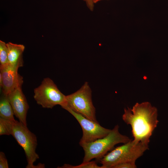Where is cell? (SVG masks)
Segmentation results:
<instances>
[{
  "instance_id": "1",
  "label": "cell",
  "mask_w": 168,
  "mask_h": 168,
  "mask_svg": "<svg viewBox=\"0 0 168 168\" xmlns=\"http://www.w3.org/2000/svg\"><path fill=\"white\" fill-rule=\"evenodd\" d=\"M122 118L131 126L133 140L147 144L159 122L157 108L148 102L137 103L132 109L125 108Z\"/></svg>"
},
{
  "instance_id": "2",
  "label": "cell",
  "mask_w": 168,
  "mask_h": 168,
  "mask_svg": "<svg viewBox=\"0 0 168 168\" xmlns=\"http://www.w3.org/2000/svg\"><path fill=\"white\" fill-rule=\"evenodd\" d=\"M149 149V144L131 140L116 147L98 160L103 168H113L122 163L135 162Z\"/></svg>"
},
{
  "instance_id": "3",
  "label": "cell",
  "mask_w": 168,
  "mask_h": 168,
  "mask_svg": "<svg viewBox=\"0 0 168 168\" xmlns=\"http://www.w3.org/2000/svg\"><path fill=\"white\" fill-rule=\"evenodd\" d=\"M7 124L10 135L13 136L24 151L27 162L26 168H44L43 164L37 166L34 165V162L39 158L36 152L37 145L36 135L28 129L27 126L19 121L7 120Z\"/></svg>"
},
{
  "instance_id": "4",
  "label": "cell",
  "mask_w": 168,
  "mask_h": 168,
  "mask_svg": "<svg viewBox=\"0 0 168 168\" xmlns=\"http://www.w3.org/2000/svg\"><path fill=\"white\" fill-rule=\"evenodd\" d=\"M119 128V126L116 125L105 137L91 142L79 143L84 152L83 162L90 161L94 158L99 160L116 145L130 141L129 138L120 133Z\"/></svg>"
},
{
  "instance_id": "5",
  "label": "cell",
  "mask_w": 168,
  "mask_h": 168,
  "mask_svg": "<svg viewBox=\"0 0 168 168\" xmlns=\"http://www.w3.org/2000/svg\"><path fill=\"white\" fill-rule=\"evenodd\" d=\"M65 104L74 112L98 122L96 116V109L92 100L91 89L88 82H85L75 92L66 96Z\"/></svg>"
},
{
  "instance_id": "6",
  "label": "cell",
  "mask_w": 168,
  "mask_h": 168,
  "mask_svg": "<svg viewBox=\"0 0 168 168\" xmlns=\"http://www.w3.org/2000/svg\"><path fill=\"white\" fill-rule=\"evenodd\" d=\"M34 91V98L36 103L44 108L52 109L57 105L61 106L66 102V96L49 77L44 78Z\"/></svg>"
},
{
  "instance_id": "7",
  "label": "cell",
  "mask_w": 168,
  "mask_h": 168,
  "mask_svg": "<svg viewBox=\"0 0 168 168\" xmlns=\"http://www.w3.org/2000/svg\"><path fill=\"white\" fill-rule=\"evenodd\" d=\"M72 114L81 125L83 135L79 143L90 142L107 135L111 129L101 126L98 122L89 119L69 108L65 104L61 105Z\"/></svg>"
},
{
  "instance_id": "8",
  "label": "cell",
  "mask_w": 168,
  "mask_h": 168,
  "mask_svg": "<svg viewBox=\"0 0 168 168\" xmlns=\"http://www.w3.org/2000/svg\"><path fill=\"white\" fill-rule=\"evenodd\" d=\"M18 68L8 63L0 64V74L3 81L1 89L3 94L7 95L16 88L22 86L23 78L18 72Z\"/></svg>"
},
{
  "instance_id": "9",
  "label": "cell",
  "mask_w": 168,
  "mask_h": 168,
  "mask_svg": "<svg viewBox=\"0 0 168 168\" xmlns=\"http://www.w3.org/2000/svg\"><path fill=\"white\" fill-rule=\"evenodd\" d=\"M7 96L14 115L20 122L27 126L26 116L29 105L21 87L16 88Z\"/></svg>"
},
{
  "instance_id": "10",
  "label": "cell",
  "mask_w": 168,
  "mask_h": 168,
  "mask_svg": "<svg viewBox=\"0 0 168 168\" xmlns=\"http://www.w3.org/2000/svg\"><path fill=\"white\" fill-rule=\"evenodd\" d=\"M7 45L8 50V64L11 66L19 68L23 66L22 54L25 47L21 44L9 42Z\"/></svg>"
},
{
  "instance_id": "11",
  "label": "cell",
  "mask_w": 168,
  "mask_h": 168,
  "mask_svg": "<svg viewBox=\"0 0 168 168\" xmlns=\"http://www.w3.org/2000/svg\"><path fill=\"white\" fill-rule=\"evenodd\" d=\"M14 113L8 100L7 95L2 93L0 99V117L10 120L14 121Z\"/></svg>"
},
{
  "instance_id": "12",
  "label": "cell",
  "mask_w": 168,
  "mask_h": 168,
  "mask_svg": "<svg viewBox=\"0 0 168 168\" xmlns=\"http://www.w3.org/2000/svg\"><path fill=\"white\" fill-rule=\"evenodd\" d=\"M0 65L8 63L7 44L1 40H0Z\"/></svg>"
},
{
  "instance_id": "13",
  "label": "cell",
  "mask_w": 168,
  "mask_h": 168,
  "mask_svg": "<svg viewBox=\"0 0 168 168\" xmlns=\"http://www.w3.org/2000/svg\"><path fill=\"white\" fill-rule=\"evenodd\" d=\"M60 168H103L102 166H98L95 161L83 162L81 164L76 166H72L68 164H64Z\"/></svg>"
},
{
  "instance_id": "14",
  "label": "cell",
  "mask_w": 168,
  "mask_h": 168,
  "mask_svg": "<svg viewBox=\"0 0 168 168\" xmlns=\"http://www.w3.org/2000/svg\"><path fill=\"white\" fill-rule=\"evenodd\" d=\"M10 135L6 119L0 117V135Z\"/></svg>"
},
{
  "instance_id": "15",
  "label": "cell",
  "mask_w": 168,
  "mask_h": 168,
  "mask_svg": "<svg viewBox=\"0 0 168 168\" xmlns=\"http://www.w3.org/2000/svg\"><path fill=\"white\" fill-rule=\"evenodd\" d=\"M137 166L135 162H125L118 164L113 168H136Z\"/></svg>"
},
{
  "instance_id": "16",
  "label": "cell",
  "mask_w": 168,
  "mask_h": 168,
  "mask_svg": "<svg viewBox=\"0 0 168 168\" xmlns=\"http://www.w3.org/2000/svg\"><path fill=\"white\" fill-rule=\"evenodd\" d=\"M8 164L4 152H0V168H8Z\"/></svg>"
},
{
  "instance_id": "17",
  "label": "cell",
  "mask_w": 168,
  "mask_h": 168,
  "mask_svg": "<svg viewBox=\"0 0 168 168\" xmlns=\"http://www.w3.org/2000/svg\"><path fill=\"white\" fill-rule=\"evenodd\" d=\"M85 2L88 8L91 11L94 9L95 3L94 0H82Z\"/></svg>"
},
{
  "instance_id": "18",
  "label": "cell",
  "mask_w": 168,
  "mask_h": 168,
  "mask_svg": "<svg viewBox=\"0 0 168 168\" xmlns=\"http://www.w3.org/2000/svg\"><path fill=\"white\" fill-rule=\"evenodd\" d=\"M102 0H94V2L95 3L98 2L100 1H101Z\"/></svg>"
}]
</instances>
